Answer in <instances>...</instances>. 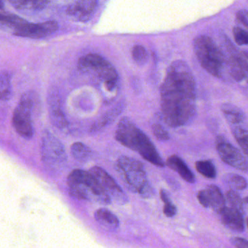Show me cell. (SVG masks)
I'll return each instance as SVG.
<instances>
[{
  "label": "cell",
  "mask_w": 248,
  "mask_h": 248,
  "mask_svg": "<svg viewBox=\"0 0 248 248\" xmlns=\"http://www.w3.org/2000/svg\"><path fill=\"white\" fill-rule=\"evenodd\" d=\"M163 120L171 128L190 123L197 113V86L188 64L178 60L167 68L160 88Z\"/></svg>",
  "instance_id": "1"
},
{
  "label": "cell",
  "mask_w": 248,
  "mask_h": 248,
  "mask_svg": "<svg viewBox=\"0 0 248 248\" xmlns=\"http://www.w3.org/2000/svg\"><path fill=\"white\" fill-rule=\"evenodd\" d=\"M115 138L122 145L137 152L143 158L151 164L160 168L165 166L149 137L138 128L129 118L125 117L119 121L116 127Z\"/></svg>",
  "instance_id": "2"
},
{
  "label": "cell",
  "mask_w": 248,
  "mask_h": 248,
  "mask_svg": "<svg viewBox=\"0 0 248 248\" xmlns=\"http://www.w3.org/2000/svg\"><path fill=\"white\" fill-rule=\"evenodd\" d=\"M70 195L80 201L96 202L102 205L112 203V198L103 184L91 170L75 169L67 178Z\"/></svg>",
  "instance_id": "3"
},
{
  "label": "cell",
  "mask_w": 248,
  "mask_h": 248,
  "mask_svg": "<svg viewBox=\"0 0 248 248\" xmlns=\"http://www.w3.org/2000/svg\"><path fill=\"white\" fill-rule=\"evenodd\" d=\"M116 169L131 192L146 199L153 198L154 189L141 162L128 156H121L116 161Z\"/></svg>",
  "instance_id": "4"
},
{
  "label": "cell",
  "mask_w": 248,
  "mask_h": 248,
  "mask_svg": "<svg viewBox=\"0 0 248 248\" xmlns=\"http://www.w3.org/2000/svg\"><path fill=\"white\" fill-rule=\"evenodd\" d=\"M194 50L201 66L213 77L224 78L227 62L224 54L209 36H198L194 42Z\"/></svg>",
  "instance_id": "5"
},
{
  "label": "cell",
  "mask_w": 248,
  "mask_h": 248,
  "mask_svg": "<svg viewBox=\"0 0 248 248\" xmlns=\"http://www.w3.org/2000/svg\"><path fill=\"white\" fill-rule=\"evenodd\" d=\"M77 65L80 71L93 74L103 81L109 91L115 90L117 87L119 81L117 71L109 61L100 55L87 54L80 58Z\"/></svg>",
  "instance_id": "6"
},
{
  "label": "cell",
  "mask_w": 248,
  "mask_h": 248,
  "mask_svg": "<svg viewBox=\"0 0 248 248\" xmlns=\"http://www.w3.org/2000/svg\"><path fill=\"white\" fill-rule=\"evenodd\" d=\"M33 100L30 93L22 95L18 105L15 109L12 119L13 128L16 132L26 140H30L33 135L32 114Z\"/></svg>",
  "instance_id": "7"
},
{
  "label": "cell",
  "mask_w": 248,
  "mask_h": 248,
  "mask_svg": "<svg viewBox=\"0 0 248 248\" xmlns=\"http://www.w3.org/2000/svg\"><path fill=\"white\" fill-rule=\"evenodd\" d=\"M41 157L43 163L52 169H58L66 162V154L62 143L48 131L42 137Z\"/></svg>",
  "instance_id": "8"
},
{
  "label": "cell",
  "mask_w": 248,
  "mask_h": 248,
  "mask_svg": "<svg viewBox=\"0 0 248 248\" xmlns=\"http://www.w3.org/2000/svg\"><path fill=\"white\" fill-rule=\"evenodd\" d=\"M215 147L221 160L237 170L248 173V161L244 155L225 137L218 136L215 140Z\"/></svg>",
  "instance_id": "9"
},
{
  "label": "cell",
  "mask_w": 248,
  "mask_h": 248,
  "mask_svg": "<svg viewBox=\"0 0 248 248\" xmlns=\"http://www.w3.org/2000/svg\"><path fill=\"white\" fill-rule=\"evenodd\" d=\"M90 170L100 179L106 192L112 198V201H115L119 205H125L128 203L129 199L122 190V188L104 169L99 166H95L91 168Z\"/></svg>",
  "instance_id": "10"
},
{
  "label": "cell",
  "mask_w": 248,
  "mask_h": 248,
  "mask_svg": "<svg viewBox=\"0 0 248 248\" xmlns=\"http://www.w3.org/2000/svg\"><path fill=\"white\" fill-rule=\"evenodd\" d=\"M199 203L206 208H212L215 213L220 214L226 207V200L218 186L211 185L198 194Z\"/></svg>",
  "instance_id": "11"
},
{
  "label": "cell",
  "mask_w": 248,
  "mask_h": 248,
  "mask_svg": "<svg viewBox=\"0 0 248 248\" xmlns=\"http://www.w3.org/2000/svg\"><path fill=\"white\" fill-rule=\"evenodd\" d=\"M58 29L57 22L47 21L45 23L34 24L28 23L16 33V36L20 37L31 38V39H42L52 34Z\"/></svg>",
  "instance_id": "12"
},
{
  "label": "cell",
  "mask_w": 248,
  "mask_h": 248,
  "mask_svg": "<svg viewBox=\"0 0 248 248\" xmlns=\"http://www.w3.org/2000/svg\"><path fill=\"white\" fill-rule=\"evenodd\" d=\"M219 214L224 227L237 232L244 231V219L241 212L231 207L226 206Z\"/></svg>",
  "instance_id": "13"
},
{
  "label": "cell",
  "mask_w": 248,
  "mask_h": 248,
  "mask_svg": "<svg viewBox=\"0 0 248 248\" xmlns=\"http://www.w3.org/2000/svg\"><path fill=\"white\" fill-rule=\"evenodd\" d=\"M166 164L172 170L177 172L179 176L188 183H195L196 180L195 174L182 157L176 155L170 156L167 158Z\"/></svg>",
  "instance_id": "14"
},
{
  "label": "cell",
  "mask_w": 248,
  "mask_h": 248,
  "mask_svg": "<svg viewBox=\"0 0 248 248\" xmlns=\"http://www.w3.org/2000/svg\"><path fill=\"white\" fill-rule=\"evenodd\" d=\"M228 65L230 74L234 81L240 82L248 78V63L240 55H231Z\"/></svg>",
  "instance_id": "15"
},
{
  "label": "cell",
  "mask_w": 248,
  "mask_h": 248,
  "mask_svg": "<svg viewBox=\"0 0 248 248\" xmlns=\"http://www.w3.org/2000/svg\"><path fill=\"white\" fill-rule=\"evenodd\" d=\"M95 219L106 230H115L119 227V218L114 213L106 208L97 210L95 213Z\"/></svg>",
  "instance_id": "16"
},
{
  "label": "cell",
  "mask_w": 248,
  "mask_h": 248,
  "mask_svg": "<svg viewBox=\"0 0 248 248\" xmlns=\"http://www.w3.org/2000/svg\"><path fill=\"white\" fill-rule=\"evenodd\" d=\"M97 0H78L74 5L68 9V14L79 17L80 20H84L90 17L94 10Z\"/></svg>",
  "instance_id": "17"
},
{
  "label": "cell",
  "mask_w": 248,
  "mask_h": 248,
  "mask_svg": "<svg viewBox=\"0 0 248 248\" xmlns=\"http://www.w3.org/2000/svg\"><path fill=\"white\" fill-rule=\"evenodd\" d=\"M221 110L227 120L233 124H240L246 120L244 112L231 103H224L221 105Z\"/></svg>",
  "instance_id": "18"
},
{
  "label": "cell",
  "mask_w": 248,
  "mask_h": 248,
  "mask_svg": "<svg viewBox=\"0 0 248 248\" xmlns=\"http://www.w3.org/2000/svg\"><path fill=\"white\" fill-rule=\"evenodd\" d=\"M29 22L16 15L1 14V27H5L6 29H10L14 35L22 28L24 27Z\"/></svg>",
  "instance_id": "19"
},
{
  "label": "cell",
  "mask_w": 248,
  "mask_h": 248,
  "mask_svg": "<svg viewBox=\"0 0 248 248\" xmlns=\"http://www.w3.org/2000/svg\"><path fill=\"white\" fill-rule=\"evenodd\" d=\"M16 8L20 10H42L48 4V0H7Z\"/></svg>",
  "instance_id": "20"
},
{
  "label": "cell",
  "mask_w": 248,
  "mask_h": 248,
  "mask_svg": "<svg viewBox=\"0 0 248 248\" xmlns=\"http://www.w3.org/2000/svg\"><path fill=\"white\" fill-rule=\"evenodd\" d=\"M71 153L73 157L80 162L87 161L93 155L91 149L82 142L74 143L71 145Z\"/></svg>",
  "instance_id": "21"
},
{
  "label": "cell",
  "mask_w": 248,
  "mask_h": 248,
  "mask_svg": "<svg viewBox=\"0 0 248 248\" xmlns=\"http://www.w3.org/2000/svg\"><path fill=\"white\" fill-rule=\"evenodd\" d=\"M197 170L204 177L215 179L217 176L216 168L211 160H203L197 161L195 163Z\"/></svg>",
  "instance_id": "22"
},
{
  "label": "cell",
  "mask_w": 248,
  "mask_h": 248,
  "mask_svg": "<svg viewBox=\"0 0 248 248\" xmlns=\"http://www.w3.org/2000/svg\"><path fill=\"white\" fill-rule=\"evenodd\" d=\"M224 179L234 190H244L248 187L246 179L237 173H228L224 176Z\"/></svg>",
  "instance_id": "23"
},
{
  "label": "cell",
  "mask_w": 248,
  "mask_h": 248,
  "mask_svg": "<svg viewBox=\"0 0 248 248\" xmlns=\"http://www.w3.org/2000/svg\"><path fill=\"white\" fill-rule=\"evenodd\" d=\"M232 134L239 145L248 157V131L241 127H236L233 128Z\"/></svg>",
  "instance_id": "24"
},
{
  "label": "cell",
  "mask_w": 248,
  "mask_h": 248,
  "mask_svg": "<svg viewBox=\"0 0 248 248\" xmlns=\"http://www.w3.org/2000/svg\"><path fill=\"white\" fill-rule=\"evenodd\" d=\"M160 198L165 203L164 208H163V212H164L165 215L169 217V218L175 217L177 214V208L172 202L167 191L165 190V189H161L160 190Z\"/></svg>",
  "instance_id": "25"
},
{
  "label": "cell",
  "mask_w": 248,
  "mask_h": 248,
  "mask_svg": "<svg viewBox=\"0 0 248 248\" xmlns=\"http://www.w3.org/2000/svg\"><path fill=\"white\" fill-rule=\"evenodd\" d=\"M11 94L10 75L7 71H3L1 74V100L6 101L10 98Z\"/></svg>",
  "instance_id": "26"
},
{
  "label": "cell",
  "mask_w": 248,
  "mask_h": 248,
  "mask_svg": "<svg viewBox=\"0 0 248 248\" xmlns=\"http://www.w3.org/2000/svg\"><path fill=\"white\" fill-rule=\"evenodd\" d=\"M226 196H227V200L230 203V207L237 210L243 214H244L243 200L237 192H235L234 189H231L227 192Z\"/></svg>",
  "instance_id": "27"
},
{
  "label": "cell",
  "mask_w": 248,
  "mask_h": 248,
  "mask_svg": "<svg viewBox=\"0 0 248 248\" xmlns=\"http://www.w3.org/2000/svg\"><path fill=\"white\" fill-rule=\"evenodd\" d=\"M132 56L134 61L139 65L147 63L149 59V55L147 49L141 45L134 46L132 50Z\"/></svg>",
  "instance_id": "28"
},
{
  "label": "cell",
  "mask_w": 248,
  "mask_h": 248,
  "mask_svg": "<svg viewBox=\"0 0 248 248\" xmlns=\"http://www.w3.org/2000/svg\"><path fill=\"white\" fill-rule=\"evenodd\" d=\"M233 36L236 43L240 46L248 45V31L240 27H234Z\"/></svg>",
  "instance_id": "29"
},
{
  "label": "cell",
  "mask_w": 248,
  "mask_h": 248,
  "mask_svg": "<svg viewBox=\"0 0 248 248\" xmlns=\"http://www.w3.org/2000/svg\"><path fill=\"white\" fill-rule=\"evenodd\" d=\"M152 131L156 138L160 141H167L170 140V137L168 131L161 124H153Z\"/></svg>",
  "instance_id": "30"
},
{
  "label": "cell",
  "mask_w": 248,
  "mask_h": 248,
  "mask_svg": "<svg viewBox=\"0 0 248 248\" xmlns=\"http://www.w3.org/2000/svg\"><path fill=\"white\" fill-rule=\"evenodd\" d=\"M237 19L240 23L248 28V11L241 10L237 13Z\"/></svg>",
  "instance_id": "31"
},
{
  "label": "cell",
  "mask_w": 248,
  "mask_h": 248,
  "mask_svg": "<svg viewBox=\"0 0 248 248\" xmlns=\"http://www.w3.org/2000/svg\"><path fill=\"white\" fill-rule=\"evenodd\" d=\"M231 243L237 248H248V241L246 239L234 237L231 239Z\"/></svg>",
  "instance_id": "32"
},
{
  "label": "cell",
  "mask_w": 248,
  "mask_h": 248,
  "mask_svg": "<svg viewBox=\"0 0 248 248\" xmlns=\"http://www.w3.org/2000/svg\"><path fill=\"white\" fill-rule=\"evenodd\" d=\"M245 202H246L247 205H248V196L246 197V198L244 199Z\"/></svg>",
  "instance_id": "33"
},
{
  "label": "cell",
  "mask_w": 248,
  "mask_h": 248,
  "mask_svg": "<svg viewBox=\"0 0 248 248\" xmlns=\"http://www.w3.org/2000/svg\"><path fill=\"white\" fill-rule=\"evenodd\" d=\"M245 55H246V58L248 59V50L245 52Z\"/></svg>",
  "instance_id": "34"
},
{
  "label": "cell",
  "mask_w": 248,
  "mask_h": 248,
  "mask_svg": "<svg viewBox=\"0 0 248 248\" xmlns=\"http://www.w3.org/2000/svg\"><path fill=\"white\" fill-rule=\"evenodd\" d=\"M247 224H248V219H247Z\"/></svg>",
  "instance_id": "35"
},
{
  "label": "cell",
  "mask_w": 248,
  "mask_h": 248,
  "mask_svg": "<svg viewBox=\"0 0 248 248\" xmlns=\"http://www.w3.org/2000/svg\"><path fill=\"white\" fill-rule=\"evenodd\" d=\"M247 81H248V78H247Z\"/></svg>",
  "instance_id": "36"
}]
</instances>
